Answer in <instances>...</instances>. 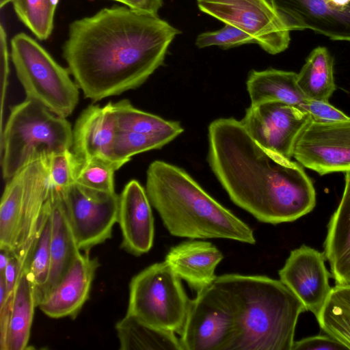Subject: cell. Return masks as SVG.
<instances>
[{
	"mask_svg": "<svg viewBox=\"0 0 350 350\" xmlns=\"http://www.w3.org/2000/svg\"><path fill=\"white\" fill-rule=\"evenodd\" d=\"M179 33L158 14L113 5L71 23L62 55L84 97L96 102L141 86Z\"/></svg>",
	"mask_w": 350,
	"mask_h": 350,
	"instance_id": "6da1fadb",
	"label": "cell"
},
{
	"mask_svg": "<svg viewBox=\"0 0 350 350\" xmlns=\"http://www.w3.org/2000/svg\"><path fill=\"white\" fill-rule=\"evenodd\" d=\"M208 162L238 206L263 223L291 222L316 205L313 183L303 166L258 144L234 118L208 126Z\"/></svg>",
	"mask_w": 350,
	"mask_h": 350,
	"instance_id": "7a4b0ae2",
	"label": "cell"
},
{
	"mask_svg": "<svg viewBox=\"0 0 350 350\" xmlns=\"http://www.w3.org/2000/svg\"><path fill=\"white\" fill-rule=\"evenodd\" d=\"M146 191L151 205L173 236L256 243L248 225L179 167L163 161L152 162L146 172Z\"/></svg>",
	"mask_w": 350,
	"mask_h": 350,
	"instance_id": "3957f363",
	"label": "cell"
},
{
	"mask_svg": "<svg viewBox=\"0 0 350 350\" xmlns=\"http://www.w3.org/2000/svg\"><path fill=\"white\" fill-rule=\"evenodd\" d=\"M213 284L234 314L230 350H292L298 319L306 309L280 280L232 273L217 276Z\"/></svg>",
	"mask_w": 350,
	"mask_h": 350,
	"instance_id": "277c9868",
	"label": "cell"
},
{
	"mask_svg": "<svg viewBox=\"0 0 350 350\" xmlns=\"http://www.w3.org/2000/svg\"><path fill=\"white\" fill-rule=\"evenodd\" d=\"M0 134L2 175L7 180L29 163L72 146V129L66 118L29 98L10 108Z\"/></svg>",
	"mask_w": 350,
	"mask_h": 350,
	"instance_id": "5b68a950",
	"label": "cell"
},
{
	"mask_svg": "<svg viewBox=\"0 0 350 350\" xmlns=\"http://www.w3.org/2000/svg\"><path fill=\"white\" fill-rule=\"evenodd\" d=\"M10 55L26 98L40 103L60 117L66 118L73 112L79 102V88L68 69L25 33L12 38Z\"/></svg>",
	"mask_w": 350,
	"mask_h": 350,
	"instance_id": "8992f818",
	"label": "cell"
},
{
	"mask_svg": "<svg viewBox=\"0 0 350 350\" xmlns=\"http://www.w3.org/2000/svg\"><path fill=\"white\" fill-rule=\"evenodd\" d=\"M180 280L165 261L145 268L131 280L126 314L180 334L191 301Z\"/></svg>",
	"mask_w": 350,
	"mask_h": 350,
	"instance_id": "52a82bcc",
	"label": "cell"
},
{
	"mask_svg": "<svg viewBox=\"0 0 350 350\" xmlns=\"http://www.w3.org/2000/svg\"><path fill=\"white\" fill-rule=\"evenodd\" d=\"M236 332L232 306L213 283L191 299L180 340L183 350H230Z\"/></svg>",
	"mask_w": 350,
	"mask_h": 350,
	"instance_id": "ba28073f",
	"label": "cell"
},
{
	"mask_svg": "<svg viewBox=\"0 0 350 350\" xmlns=\"http://www.w3.org/2000/svg\"><path fill=\"white\" fill-rule=\"evenodd\" d=\"M197 3L202 12L251 36L270 54L288 46L291 31L269 0H197Z\"/></svg>",
	"mask_w": 350,
	"mask_h": 350,
	"instance_id": "9c48e42d",
	"label": "cell"
},
{
	"mask_svg": "<svg viewBox=\"0 0 350 350\" xmlns=\"http://www.w3.org/2000/svg\"><path fill=\"white\" fill-rule=\"evenodd\" d=\"M60 193L80 251L88 252L111 238L118 221V195L91 190L75 183Z\"/></svg>",
	"mask_w": 350,
	"mask_h": 350,
	"instance_id": "30bf717a",
	"label": "cell"
},
{
	"mask_svg": "<svg viewBox=\"0 0 350 350\" xmlns=\"http://www.w3.org/2000/svg\"><path fill=\"white\" fill-rule=\"evenodd\" d=\"M310 120V116L296 106L267 102L251 105L240 122L260 146L291 159L295 142Z\"/></svg>",
	"mask_w": 350,
	"mask_h": 350,
	"instance_id": "8fae6325",
	"label": "cell"
},
{
	"mask_svg": "<svg viewBox=\"0 0 350 350\" xmlns=\"http://www.w3.org/2000/svg\"><path fill=\"white\" fill-rule=\"evenodd\" d=\"M293 157L320 175L350 170V118L310 120L298 137Z\"/></svg>",
	"mask_w": 350,
	"mask_h": 350,
	"instance_id": "7c38bea8",
	"label": "cell"
},
{
	"mask_svg": "<svg viewBox=\"0 0 350 350\" xmlns=\"http://www.w3.org/2000/svg\"><path fill=\"white\" fill-rule=\"evenodd\" d=\"M290 30L311 29L350 41V0H269Z\"/></svg>",
	"mask_w": 350,
	"mask_h": 350,
	"instance_id": "4fadbf2b",
	"label": "cell"
},
{
	"mask_svg": "<svg viewBox=\"0 0 350 350\" xmlns=\"http://www.w3.org/2000/svg\"><path fill=\"white\" fill-rule=\"evenodd\" d=\"M322 253L302 245L292 250L279 271L280 280L317 317L330 297V274Z\"/></svg>",
	"mask_w": 350,
	"mask_h": 350,
	"instance_id": "5bb4252c",
	"label": "cell"
},
{
	"mask_svg": "<svg viewBox=\"0 0 350 350\" xmlns=\"http://www.w3.org/2000/svg\"><path fill=\"white\" fill-rule=\"evenodd\" d=\"M99 266L88 252H79L59 282L38 305L53 319L75 318L88 300L95 273Z\"/></svg>",
	"mask_w": 350,
	"mask_h": 350,
	"instance_id": "9a60e30c",
	"label": "cell"
},
{
	"mask_svg": "<svg viewBox=\"0 0 350 350\" xmlns=\"http://www.w3.org/2000/svg\"><path fill=\"white\" fill-rule=\"evenodd\" d=\"M122 247L139 256L151 249L154 235L151 203L146 189L136 180H130L119 196L118 221Z\"/></svg>",
	"mask_w": 350,
	"mask_h": 350,
	"instance_id": "2e32d148",
	"label": "cell"
},
{
	"mask_svg": "<svg viewBox=\"0 0 350 350\" xmlns=\"http://www.w3.org/2000/svg\"><path fill=\"white\" fill-rule=\"evenodd\" d=\"M117 131L112 103L103 107L90 105L76 120L71 150L77 159L100 158L114 162L111 150Z\"/></svg>",
	"mask_w": 350,
	"mask_h": 350,
	"instance_id": "e0dca14e",
	"label": "cell"
},
{
	"mask_svg": "<svg viewBox=\"0 0 350 350\" xmlns=\"http://www.w3.org/2000/svg\"><path fill=\"white\" fill-rule=\"evenodd\" d=\"M223 258L222 253L213 243L189 241L171 247L165 261L198 292L213 283L217 277L215 269Z\"/></svg>",
	"mask_w": 350,
	"mask_h": 350,
	"instance_id": "ac0fdd59",
	"label": "cell"
},
{
	"mask_svg": "<svg viewBox=\"0 0 350 350\" xmlns=\"http://www.w3.org/2000/svg\"><path fill=\"white\" fill-rule=\"evenodd\" d=\"M33 162L8 179L4 188L0 204V250L15 253L19 248L23 223L29 211Z\"/></svg>",
	"mask_w": 350,
	"mask_h": 350,
	"instance_id": "d6986e66",
	"label": "cell"
},
{
	"mask_svg": "<svg viewBox=\"0 0 350 350\" xmlns=\"http://www.w3.org/2000/svg\"><path fill=\"white\" fill-rule=\"evenodd\" d=\"M340 202L327 226L324 254L336 285L350 287V170Z\"/></svg>",
	"mask_w": 350,
	"mask_h": 350,
	"instance_id": "ffe728a7",
	"label": "cell"
},
{
	"mask_svg": "<svg viewBox=\"0 0 350 350\" xmlns=\"http://www.w3.org/2000/svg\"><path fill=\"white\" fill-rule=\"evenodd\" d=\"M49 200L51 219V265L44 297L59 282L75 256L80 252L66 216L62 194L52 185Z\"/></svg>",
	"mask_w": 350,
	"mask_h": 350,
	"instance_id": "44dd1931",
	"label": "cell"
},
{
	"mask_svg": "<svg viewBox=\"0 0 350 350\" xmlns=\"http://www.w3.org/2000/svg\"><path fill=\"white\" fill-rule=\"evenodd\" d=\"M297 73L270 68L252 70L246 81L251 105L281 102L299 107L306 98L297 81Z\"/></svg>",
	"mask_w": 350,
	"mask_h": 350,
	"instance_id": "7402d4cb",
	"label": "cell"
},
{
	"mask_svg": "<svg viewBox=\"0 0 350 350\" xmlns=\"http://www.w3.org/2000/svg\"><path fill=\"white\" fill-rule=\"evenodd\" d=\"M36 307L34 286L23 266L14 293L5 340L1 350L27 349Z\"/></svg>",
	"mask_w": 350,
	"mask_h": 350,
	"instance_id": "603a6c76",
	"label": "cell"
},
{
	"mask_svg": "<svg viewBox=\"0 0 350 350\" xmlns=\"http://www.w3.org/2000/svg\"><path fill=\"white\" fill-rule=\"evenodd\" d=\"M121 350H183L175 332L126 314L116 325Z\"/></svg>",
	"mask_w": 350,
	"mask_h": 350,
	"instance_id": "cb8c5ba5",
	"label": "cell"
},
{
	"mask_svg": "<svg viewBox=\"0 0 350 350\" xmlns=\"http://www.w3.org/2000/svg\"><path fill=\"white\" fill-rule=\"evenodd\" d=\"M51 219L48 199L41 214L34 240L24 264V267L34 286L37 306L45 295L51 271Z\"/></svg>",
	"mask_w": 350,
	"mask_h": 350,
	"instance_id": "d4e9b609",
	"label": "cell"
},
{
	"mask_svg": "<svg viewBox=\"0 0 350 350\" xmlns=\"http://www.w3.org/2000/svg\"><path fill=\"white\" fill-rule=\"evenodd\" d=\"M306 98L329 100L336 90L334 59L327 48L318 46L309 54L297 76Z\"/></svg>",
	"mask_w": 350,
	"mask_h": 350,
	"instance_id": "484cf974",
	"label": "cell"
},
{
	"mask_svg": "<svg viewBox=\"0 0 350 350\" xmlns=\"http://www.w3.org/2000/svg\"><path fill=\"white\" fill-rule=\"evenodd\" d=\"M118 131L169 136L175 139L183 131L178 122L135 108L127 99L112 103Z\"/></svg>",
	"mask_w": 350,
	"mask_h": 350,
	"instance_id": "4316f807",
	"label": "cell"
},
{
	"mask_svg": "<svg viewBox=\"0 0 350 350\" xmlns=\"http://www.w3.org/2000/svg\"><path fill=\"white\" fill-rule=\"evenodd\" d=\"M120 167L113 161L100 158L80 159L75 157L74 183L91 190L114 193V173Z\"/></svg>",
	"mask_w": 350,
	"mask_h": 350,
	"instance_id": "83f0119b",
	"label": "cell"
},
{
	"mask_svg": "<svg viewBox=\"0 0 350 350\" xmlns=\"http://www.w3.org/2000/svg\"><path fill=\"white\" fill-rule=\"evenodd\" d=\"M59 0H12L18 18L40 40L52 33L54 16Z\"/></svg>",
	"mask_w": 350,
	"mask_h": 350,
	"instance_id": "f1b7e54d",
	"label": "cell"
},
{
	"mask_svg": "<svg viewBox=\"0 0 350 350\" xmlns=\"http://www.w3.org/2000/svg\"><path fill=\"white\" fill-rule=\"evenodd\" d=\"M173 139L165 135L118 131L112 146V160L122 167L134 155L159 149Z\"/></svg>",
	"mask_w": 350,
	"mask_h": 350,
	"instance_id": "f546056e",
	"label": "cell"
},
{
	"mask_svg": "<svg viewBox=\"0 0 350 350\" xmlns=\"http://www.w3.org/2000/svg\"><path fill=\"white\" fill-rule=\"evenodd\" d=\"M321 329L350 349V307L332 294L316 317Z\"/></svg>",
	"mask_w": 350,
	"mask_h": 350,
	"instance_id": "4dcf8cb0",
	"label": "cell"
},
{
	"mask_svg": "<svg viewBox=\"0 0 350 350\" xmlns=\"http://www.w3.org/2000/svg\"><path fill=\"white\" fill-rule=\"evenodd\" d=\"M246 44H256V42L243 30L229 24L219 30L198 35L196 41V46L200 49L215 45L228 49Z\"/></svg>",
	"mask_w": 350,
	"mask_h": 350,
	"instance_id": "1f68e13d",
	"label": "cell"
},
{
	"mask_svg": "<svg viewBox=\"0 0 350 350\" xmlns=\"http://www.w3.org/2000/svg\"><path fill=\"white\" fill-rule=\"evenodd\" d=\"M75 160L71 150L54 154L47 160L50 183L59 192L64 191L74 183Z\"/></svg>",
	"mask_w": 350,
	"mask_h": 350,
	"instance_id": "d6a6232c",
	"label": "cell"
},
{
	"mask_svg": "<svg viewBox=\"0 0 350 350\" xmlns=\"http://www.w3.org/2000/svg\"><path fill=\"white\" fill-rule=\"evenodd\" d=\"M298 108L307 113L311 120L319 122L347 120L350 118L342 111L332 105L329 100L306 98Z\"/></svg>",
	"mask_w": 350,
	"mask_h": 350,
	"instance_id": "836d02e7",
	"label": "cell"
},
{
	"mask_svg": "<svg viewBox=\"0 0 350 350\" xmlns=\"http://www.w3.org/2000/svg\"><path fill=\"white\" fill-rule=\"evenodd\" d=\"M347 349L342 343L329 335H317L295 341L292 350Z\"/></svg>",
	"mask_w": 350,
	"mask_h": 350,
	"instance_id": "e575fe53",
	"label": "cell"
},
{
	"mask_svg": "<svg viewBox=\"0 0 350 350\" xmlns=\"http://www.w3.org/2000/svg\"><path fill=\"white\" fill-rule=\"evenodd\" d=\"M9 51L7 44V36L2 25L0 27V64H1V131L3 129V104L8 84Z\"/></svg>",
	"mask_w": 350,
	"mask_h": 350,
	"instance_id": "d590c367",
	"label": "cell"
},
{
	"mask_svg": "<svg viewBox=\"0 0 350 350\" xmlns=\"http://www.w3.org/2000/svg\"><path fill=\"white\" fill-rule=\"evenodd\" d=\"M137 11L157 14L163 5V0H112Z\"/></svg>",
	"mask_w": 350,
	"mask_h": 350,
	"instance_id": "8d00e7d4",
	"label": "cell"
},
{
	"mask_svg": "<svg viewBox=\"0 0 350 350\" xmlns=\"http://www.w3.org/2000/svg\"><path fill=\"white\" fill-rule=\"evenodd\" d=\"M331 294L350 307V287L335 286L332 288Z\"/></svg>",
	"mask_w": 350,
	"mask_h": 350,
	"instance_id": "74e56055",
	"label": "cell"
},
{
	"mask_svg": "<svg viewBox=\"0 0 350 350\" xmlns=\"http://www.w3.org/2000/svg\"><path fill=\"white\" fill-rule=\"evenodd\" d=\"M11 256V252L1 250V254H0V275H3L5 267L8 263L9 259Z\"/></svg>",
	"mask_w": 350,
	"mask_h": 350,
	"instance_id": "f35d334b",
	"label": "cell"
},
{
	"mask_svg": "<svg viewBox=\"0 0 350 350\" xmlns=\"http://www.w3.org/2000/svg\"><path fill=\"white\" fill-rule=\"evenodd\" d=\"M10 2H12V0H0V8H2Z\"/></svg>",
	"mask_w": 350,
	"mask_h": 350,
	"instance_id": "ab89813d",
	"label": "cell"
}]
</instances>
